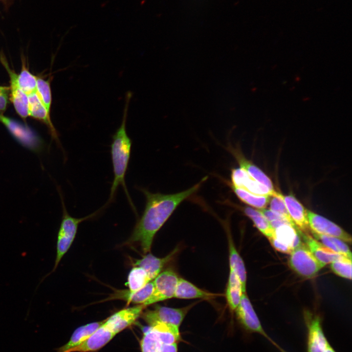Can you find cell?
<instances>
[{
  "instance_id": "cell-1",
  "label": "cell",
  "mask_w": 352,
  "mask_h": 352,
  "mask_svg": "<svg viewBox=\"0 0 352 352\" xmlns=\"http://www.w3.org/2000/svg\"><path fill=\"white\" fill-rule=\"evenodd\" d=\"M207 178V176H205L192 187L172 194L152 193L140 188V190L146 198L145 207L127 243L137 244L144 253L150 252L155 234L177 207L196 192Z\"/></svg>"
},
{
  "instance_id": "cell-2",
  "label": "cell",
  "mask_w": 352,
  "mask_h": 352,
  "mask_svg": "<svg viewBox=\"0 0 352 352\" xmlns=\"http://www.w3.org/2000/svg\"><path fill=\"white\" fill-rule=\"evenodd\" d=\"M132 94L128 92L126 96L122 123L112 136L110 145V153L114 174L113 180L110 188L109 198L103 206L105 208L114 199L118 187L122 186L130 204L135 213L136 210L131 198L125 182V176L130 161L132 141L126 130L128 110Z\"/></svg>"
},
{
  "instance_id": "cell-3",
  "label": "cell",
  "mask_w": 352,
  "mask_h": 352,
  "mask_svg": "<svg viewBox=\"0 0 352 352\" xmlns=\"http://www.w3.org/2000/svg\"><path fill=\"white\" fill-rule=\"evenodd\" d=\"M59 192L61 198L63 216L57 234L56 253L54 265L52 269L42 278L37 286L36 289L47 277L56 271L61 260L71 246L75 238L79 224L83 221L97 215L102 210V208H101L98 211L83 218H76L73 217L67 212L61 191Z\"/></svg>"
},
{
  "instance_id": "cell-4",
  "label": "cell",
  "mask_w": 352,
  "mask_h": 352,
  "mask_svg": "<svg viewBox=\"0 0 352 352\" xmlns=\"http://www.w3.org/2000/svg\"><path fill=\"white\" fill-rule=\"evenodd\" d=\"M0 122L20 144L28 149L39 153L44 148L42 138L26 124L0 113Z\"/></svg>"
},
{
  "instance_id": "cell-5",
  "label": "cell",
  "mask_w": 352,
  "mask_h": 352,
  "mask_svg": "<svg viewBox=\"0 0 352 352\" xmlns=\"http://www.w3.org/2000/svg\"><path fill=\"white\" fill-rule=\"evenodd\" d=\"M288 264L297 274L306 278L313 277L325 266L315 257L304 242L292 251Z\"/></svg>"
},
{
  "instance_id": "cell-6",
  "label": "cell",
  "mask_w": 352,
  "mask_h": 352,
  "mask_svg": "<svg viewBox=\"0 0 352 352\" xmlns=\"http://www.w3.org/2000/svg\"><path fill=\"white\" fill-rule=\"evenodd\" d=\"M234 311L238 321L247 331L263 335L281 352H286L264 330L245 292L242 293L240 303Z\"/></svg>"
},
{
  "instance_id": "cell-7",
  "label": "cell",
  "mask_w": 352,
  "mask_h": 352,
  "mask_svg": "<svg viewBox=\"0 0 352 352\" xmlns=\"http://www.w3.org/2000/svg\"><path fill=\"white\" fill-rule=\"evenodd\" d=\"M194 304L181 308L156 306L153 309H147L141 314L143 320L153 326L159 323H167L179 328L185 316Z\"/></svg>"
},
{
  "instance_id": "cell-8",
  "label": "cell",
  "mask_w": 352,
  "mask_h": 352,
  "mask_svg": "<svg viewBox=\"0 0 352 352\" xmlns=\"http://www.w3.org/2000/svg\"><path fill=\"white\" fill-rule=\"evenodd\" d=\"M179 277L173 270L161 271L153 280L154 290L143 304L147 307L155 303L173 298Z\"/></svg>"
},
{
  "instance_id": "cell-9",
  "label": "cell",
  "mask_w": 352,
  "mask_h": 352,
  "mask_svg": "<svg viewBox=\"0 0 352 352\" xmlns=\"http://www.w3.org/2000/svg\"><path fill=\"white\" fill-rule=\"evenodd\" d=\"M305 318L308 330L307 352H324L329 342L323 332L320 317L306 312Z\"/></svg>"
},
{
  "instance_id": "cell-10",
  "label": "cell",
  "mask_w": 352,
  "mask_h": 352,
  "mask_svg": "<svg viewBox=\"0 0 352 352\" xmlns=\"http://www.w3.org/2000/svg\"><path fill=\"white\" fill-rule=\"evenodd\" d=\"M307 216L310 231L351 243V236L334 222L308 210H307Z\"/></svg>"
},
{
  "instance_id": "cell-11",
  "label": "cell",
  "mask_w": 352,
  "mask_h": 352,
  "mask_svg": "<svg viewBox=\"0 0 352 352\" xmlns=\"http://www.w3.org/2000/svg\"><path fill=\"white\" fill-rule=\"evenodd\" d=\"M0 61L6 70L10 79L11 101L17 114L23 119L29 116L28 96L21 89L18 82V74L12 69L5 59L0 57Z\"/></svg>"
},
{
  "instance_id": "cell-12",
  "label": "cell",
  "mask_w": 352,
  "mask_h": 352,
  "mask_svg": "<svg viewBox=\"0 0 352 352\" xmlns=\"http://www.w3.org/2000/svg\"><path fill=\"white\" fill-rule=\"evenodd\" d=\"M146 307L144 304H139L122 309L107 318L104 324L117 334L132 324Z\"/></svg>"
},
{
  "instance_id": "cell-13",
  "label": "cell",
  "mask_w": 352,
  "mask_h": 352,
  "mask_svg": "<svg viewBox=\"0 0 352 352\" xmlns=\"http://www.w3.org/2000/svg\"><path fill=\"white\" fill-rule=\"evenodd\" d=\"M232 186L243 189L251 194L258 196H270L275 190H271L260 183L241 168L233 169L231 172Z\"/></svg>"
},
{
  "instance_id": "cell-14",
  "label": "cell",
  "mask_w": 352,
  "mask_h": 352,
  "mask_svg": "<svg viewBox=\"0 0 352 352\" xmlns=\"http://www.w3.org/2000/svg\"><path fill=\"white\" fill-rule=\"evenodd\" d=\"M115 335L104 323L84 342L66 352L96 351L106 345Z\"/></svg>"
},
{
  "instance_id": "cell-15",
  "label": "cell",
  "mask_w": 352,
  "mask_h": 352,
  "mask_svg": "<svg viewBox=\"0 0 352 352\" xmlns=\"http://www.w3.org/2000/svg\"><path fill=\"white\" fill-rule=\"evenodd\" d=\"M299 234L312 254L324 266L334 261L347 258L329 249L308 233L300 231Z\"/></svg>"
},
{
  "instance_id": "cell-16",
  "label": "cell",
  "mask_w": 352,
  "mask_h": 352,
  "mask_svg": "<svg viewBox=\"0 0 352 352\" xmlns=\"http://www.w3.org/2000/svg\"><path fill=\"white\" fill-rule=\"evenodd\" d=\"M29 116L44 123L48 128L51 137L61 146L58 134L51 120L50 113L42 103L36 92L28 95Z\"/></svg>"
},
{
  "instance_id": "cell-17",
  "label": "cell",
  "mask_w": 352,
  "mask_h": 352,
  "mask_svg": "<svg viewBox=\"0 0 352 352\" xmlns=\"http://www.w3.org/2000/svg\"><path fill=\"white\" fill-rule=\"evenodd\" d=\"M178 250L177 247L175 248L163 258H158L149 253L142 258L135 260L133 265L143 268L151 281H152L161 272L164 266L173 259Z\"/></svg>"
},
{
  "instance_id": "cell-18",
  "label": "cell",
  "mask_w": 352,
  "mask_h": 352,
  "mask_svg": "<svg viewBox=\"0 0 352 352\" xmlns=\"http://www.w3.org/2000/svg\"><path fill=\"white\" fill-rule=\"evenodd\" d=\"M283 198L294 223L301 231L308 233L310 229L308 221L307 210L292 195H283Z\"/></svg>"
},
{
  "instance_id": "cell-19",
  "label": "cell",
  "mask_w": 352,
  "mask_h": 352,
  "mask_svg": "<svg viewBox=\"0 0 352 352\" xmlns=\"http://www.w3.org/2000/svg\"><path fill=\"white\" fill-rule=\"evenodd\" d=\"M220 296V294L203 290L189 281L179 278L174 297L178 299H211Z\"/></svg>"
},
{
  "instance_id": "cell-20",
  "label": "cell",
  "mask_w": 352,
  "mask_h": 352,
  "mask_svg": "<svg viewBox=\"0 0 352 352\" xmlns=\"http://www.w3.org/2000/svg\"><path fill=\"white\" fill-rule=\"evenodd\" d=\"M92 322L77 328L73 333L69 341L63 346L58 348L57 352H66L75 347L87 340L105 322Z\"/></svg>"
},
{
  "instance_id": "cell-21",
  "label": "cell",
  "mask_w": 352,
  "mask_h": 352,
  "mask_svg": "<svg viewBox=\"0 0 352 352\" xmlns=\"http://www.w3.org/2000/svg\"><path fill=\"white\" fill-rule=\"evenodd\" d=\"M154 290L153 280L147 284L139 290L130 293L128 290H119L113 293L109 299H121L127 302V305L131 303L139 305L144 304L152 294Z\"/></svg>"
},
{
  "instance_id": "cell-22",
  "label": "cell",
  "mask_w": 352,
  "mask_h": 352,
  "mask_svg": "<svg viewBox=\"0 0 352 352\" xmlns=\"http://www.w3.org/2000/svg\"><path fill=\"white\" fill-rule=\"evenodd\" d=\"M228 242L230 269L237 275L242 284V292H245L246 272L243 261L238 252L230 234L228 235Z\"/></svg>"
},
{
  "instance_id": "cell-23",
  "label": "cell",
  "mask_w": 352,
  "mask_h": 352,
  "mask_svg": "<svg viewBox=\"0 0 352 352\" xmlns=\"http://www.w3.org/2000/svg\"><path fill=\"white\" fill-rule=\"evenodd\" d=\"M243 292L241 282L235 272L230 269L225 297L227 305L234 311L240 303Z\"/></svg>"
},
{
  "instance_id": "cell-24",
  "label": "cell",
  "mask_w": 352,
  "mask_h": 352,
  "mask_svg": "<svg viewBox=\"0 0 352 352\" xmlns=\"http://www.w3.org/2000/svg\"><path fill=\"white\" fill-rule=\"evenodd\" d=\"M232 153L237 159L240 168L244 170L249 176L271 190H274L271 179L258 167L246 159L239 152L233 150Z\"/></svg>"
},
{
  "instance_id": "cell-25",
  "label": "cell",
  "mask_w": 352,
  "mask_h": 352,
  "mask_svg": "<svg viewBox=\"0 0 352 352\" xmlns=\"http://www.w3.org/2000/svg\"><path fill=\"white\" fill-rule=\"evenodd\" d=\"M299 231L290 224H284L274 229L273 237L293 250L302 242Z\"/></svg>"
},
{
  "instance_id": "cell-26",
  "label": "cell",
  "mask_w": 352,
  "mask_h": 352,
  "mask_svg": "<svg viewBox=\"0 0 352 352\" xmlns=\"http://www.w3.org/2000/svg\"><path fill=\"white\" fill-rule=\"evenodd\" d=\"M313 238L334 252L352 260V253L348 245L341 240L310 231Z\"/></svg>"
},
{
  "instance_id": "cell-27",
  "label": "cell",
  "mask_w": 352,
  "mask_h": 352,
  "mask_svg": "<svg viewBox=\"0 0 352 352\" xmlns=\"http://www.w3.org/2000/svg\"><path fill=\"white\" fill-rule=\"evenodd\" d=\"M151 327L157 333L162 344L177 343L181 337L179 327L167 323H159Z\"/></svg>"
},
{
  "instance_id": "cell-28",
  "label": "cell",
  "mask_w": 352,
  "mask_h": 352,
  "mask_svg": "<svg viewBox=\"0 0 352 352\" xmlns=\"http://www.w3.org/2000/svg\"><path fill=\"white\" fill-rule=\"evenodd\" d=\"M243 212L252 220L258 229L268 239L274 236V229L257 209L245 207L243 209Z\"/></svg>"
},
{
  "instance_id": "cell-29",
  "label": "cell",
  "mask_w": 352,
  "mask_h": 352,
  "mask_svg": "<svg viewBox=\"0 0 352 352\" xmlns=\"http://www.w3.org/2000/svg\"><path fill=\"white\" fill-rule=\"evenodd\" d=\"M151 280L146 271L141 267L134 266L130 271L127 284L130 293L136 292L143 287Z\"/></svg>"
},
{
  "instance_id": "cell-30",
  "label": "cell",
  "mask_w": 352,
  "mask_h": 352,
  "mask_svg": "<svg viewBox=\"0 0 352 352\" xmlns=\"http://www.w3.org/2000/svg\"><path fill=\"white\" fill-rule=\"evenodd\" d=\"M37 79V77L29 71L22 59L21 70L20 74H18V82L21 89L27 96L36 92Z\"/></svg>"
},
{
  "instance_id": "cell-31",
  "label": "cell",
  "mask_w": 352,
  "mask_h": 352,
  "mask_svg": "<svg viewBox=\"0 0 352 352\" xmlns=\"http://www.w3.org/2000/svg\"><path fill=\"white\" fill-rule=\"evenodd\" d=\"M231 187L237 196L242 201L252 207L259 209L264 208L268 205L270 196L256 195L232 185Z\"/></svg>"
},
{
  "instance_id": "cell-32",
  "label": "cell",
  "mask_w": 352,
  "mask_h": 352,
  "mask_svg": "<svg viewBox=\"0 0 352 352\" xmlns=\"http://www.w3.org/2000/svg\"><path fill=\"white\" fill-rule=\"evenodd\" d=\"M162 345L157 333L149 326L140 341L141 352H159Z\"/></svg>"
},
{
  "instance_id": "cell-33",
  "label": "cell",
  "mask_w": 352,
  "mask_h": 352,
  "mask_svg": "<svg viewBox=\"0 0 352 352\" xmlns=\"http://www.w3.org/2000/svg\"><path fill=\"white\" fill-rule=\"evenodd\" d=\"M268 204L270 210L284 217L293 227L299 230L292 220L287 211L282 194L275 191L272 195L270 196Z\"/></svg>"
},
{
  "instance_id": "cell-34",
  "label": "cell",
  "mask_w": 352,
  "mask_h": 352,
  "mask_svg": "<svg viewBox=\"0 0 352 352\" xmlns=\"http://www.w3.org/2000/svg\"><path fill=\"white\" fill-rule=\"evenodd\" d=\"M36 93L47 110L50 113L52 94L50 82L37 77Z\"/></svg>"
},
{
  "instance_id": "cell-35",
  "label": "cell",
  "mask_w": 352,
  "mask_h": 352,
  "mask_svg": "<svg viewBox=\"0 0 352 352\" xmlns=\"http://www.w3.org/2000/svg\"><path fill=\"white\" fill-rule=\"evenodd\" d=\"M330 267L336 275L352 279V260L346 258L334 261L330 264Z\"/></svg>"
},
{
  "instance_id": "cell-36",
  "label": "cell",
  "mask_w": 352,
  "mask_h": 352,
  "mask_svg": "<svg viewBox=\"0 0 352 352\" xmlns=\"http://www.w3.org/2000/svg\"><path fill=\"white\" fill-rule=\"evenodd\" d=\"M257 210L266 218L274 229L284 224L291 225L288 220L284 217L270 209L264 208Z\"/></svg>"
},
{
  "instance_id": "cell-37",
  "label": "cell",
  "mask_w": 352,
  "mask_h": 352,
  "mask_svg": "<svg viewBox=\"0 0 352 352\" xmlns=\"http://www.w3.org/2000/svg\"><path fill=\"white\" fill-rule=\"evenodd\" d=\"M9 96V87L0 86V113H3L6 110Z\"/></svg>"
},
{
  "instance_id": "cell-38",
  "label": "cell",
  "mask_w": 352,
  "mask_h": 352,
  "mask_svg": "<svg viewBox=\"0 0 352 352\" xmlns=\"http://www.w3.org/2000/svg\"><path fill=\"white\" fill-rule=\"evenodd\" d=\"M268 239L275 249L281 252L290 254L293 250L289 246L277 241L274 237Z\"/></svg>"
},
{
  "instance_id": "cell-39",
  "label": "cell",
  "mask_w": 352,
  "mask_h": 352,
  "mask_svg": "<svg viewBox=\"0 0 352 352\" xmlns=\"http://www.w3.org/2000/svg\"><path fill=\"white\" fill-rule=\"evenodd\" d=\"M177 343L163 344L159 352H177Z\"/></svg>"
},
{
  "instance_id": "cell-40",
  "label": "cell",
  "mask_w": 352,
  "mask_h": 352,
  "mask_svg": "<svg viewBox=\"0 0 352 352\" xmlns=\"http://www.w3.org/2000/svg\"><path fill=\"white\" fill-rule=\"evenodd\" d=\"M324 352H336L333 348L330 345L329 343L328 344Z\"/></svg>"
}]
</instances>
